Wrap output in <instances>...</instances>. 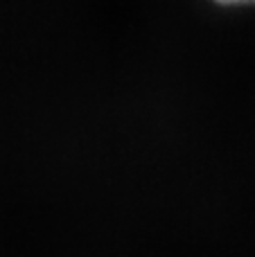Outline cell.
Returning a JSON list of instances; mask_svg holds the SVG:
<instances>
[{
    "mask_svg": "<svg viewBox=\"0 0 255 257\" xmlns=\"http://www.w3.org/2000/svg\"><path fill=\"white\" fill-rule=\"evenodd\" d=\"M217 3H228V5H233V3H255V0H217Z\"/></svg>",
    "mask_w": 255,
    "mask_h": 257,
    "instance_id": "cell-1",
    "label": "cell"
}]
</instances>
